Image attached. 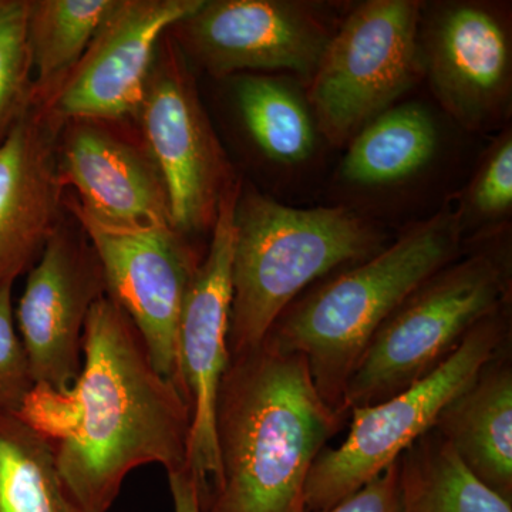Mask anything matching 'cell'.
<instances>
[{
  "mask_svg": "<svg viewBox=\"0 0 512 512\" xmlns=\"http://www.w3.org/2000/svg\"><path fill=\"white\" fill-rule=\"evenodd\" d=\"M82 360L69 389L35 384L15 416L52 448L74 503L107 512L136 468L158 464L167 476L187 470L191 410L107 295L86 320Z\"/></svg>",
  "mask_w": 512,
  "mask_h": 512,
  "instance_id": "obj_1",
  "label": "cell"
},
{
  "mask_svg": "<svg viewBox=\"0 0 512 512\" xmlns=\"http://www.w3.org/2000/svg\"><path fill=\"white\" fill-rule=\"evenodd\" d=\"M305 357L265 345L229 356L215 407L220 483L202 512H306L313 463L345 423Z\"/></svg>",
  "mask_w": 512,
  "mask_h": 512,
  "instance_id": "obj_2",
  "label": "cell"
},
{
  "mask_svg": "<svg viewBox=\"0 0 512 512\" xmlns=\"http://www.w3.org/2000/svg\"><path fill=\"white\" fill-rule=\"evenodd\" d=\"M463 254L456 215L444 205L376 255L316 282L279 316L262 345L305 357L322 399L346 417V384L377 329Z\"/></svg>",
  "mask_w": 512,
  "mask_h": 512,
  "instance_id": "obj_3",
  "label": "cell"
},
{
  "mask_svg": "<svg viewBox=\"0 0 512 512\" xmlns=\"http://www.w3.org/2000/svg\"><path fill=\"white\" fill-rule=\"evenodd\" d=\"M389 242L367 215L336 204L292 207L242 180L234 212L229 356L261 346L303 292Z\"/></svg>",
  "mask_w": 512,
  "mask_h": 512,
  "instance_id": "obj_4",
  "label": "cell"
},
{
  "mask_svg": "<svg viewBox=\"0 0 512 512\" xmlns=\"http://www.w3.org/2000/svg\"><path fill=\"white\" fill-rule=\"evenodd\" d=\"M511 305V232L464 249L377 329L346 384L345 412L390 399L429 377L471 330Z\"/></svg>",
  "mask_w": 512,
  "mask_h": 512,
  "instance_id": "obj_5",
  "label": "cell"
},
{
  "mask_svg": "<svg viewBox=\"0 0 512 512\" xmlns=\"http://www.w3.org/2000/svg\"><path fill=\"white\" fill-rule=\"evenodd\" d=\"M511 345V305L485 318L460 348L404 392L350 410L348 439L316 458L305 490L306 512L329 510L399 460L436 426L447 404L474 382L481 369Z\"/></svg>",
  "mask_w": 512,
  "mask_h": 512,
  "instance_id": "obj_6",
  "label": "cell"
},
{
  "mask_svg": "<svg viewBox=\"0 0 512 512\" xmlns=\"http://www.w3.org/2000/svg\"><path fill=\"white\" fill-rule=\"evenodd\" d=\"M421 0H365L350 6L308 84L320 131L345 148L376 117L423 82Z\"/></svg>",
  "mask_w": 512,
  "mask_h": 512,
  "instance_id": "obj_7",
  "label": "cell"
},
{
  "mask_svg": "<svg viewBox=\"0 0 512 512\" xmlns=\"http://www.w3.org/2000/svg\"><path fill=\"white\" fill-rule=\"evenodd\" d=\"M163 177L171 225L184 237L211 232L225 192L239 177L170 32L158 49L137 120Z\"/></svg>",
  "mask_w": 512,
  "mask_h": 512,
  "instance_id": "obj_8",
  "label": "cell"
},
{
  "mask_svg": "<svg viewBox=\"0 0 512 512\" xmlns=\"http://www.w3.org/2000/svg\"><path fill=\"white\" fill-rule=\"evenodd\" d=\"M312 0H202L170 30L188 63L215 79L289 74L308 86L343 16Z\"/></svg>",
  "mask_w": 512,
  "mask_h": 512,
  "instance_id": "obj_9",
  "label": "cell"
},
{
  "mask_svg": "<svg viewBox=\"0 0 512 512\" xmlns=\"http://www.w3.org/2000/svg\"><path fill=\"white\" fill-rule=\"evenodd\" d=\"M423 82L448 119L470 133L500 131L512 113V22L507 3L423 2Z\"/></svg>",
  "mask_w": 512,
  "mask_h": 512,
  "instance_id": "obj_10",
  "label": "cell"
},
{
  "mask_svg": "<svg viewBox=\"0 0 512 512\" xmlns=\"http://www.w3.org/2000/svg\"><path fill=\"white\" fill-rule=\"evenodd\" d=\"M63 202L96 251L107 296L134 323L158 372L183 393L178 323L201 256L171 225L106 224L84 214L70 198Z\"/></svg>",
  "mask_w": 512,
  "mask_h": 512,
  "instance_id": "obj_11",
  "label": "cell"
},
{
  "mask_svg": "<svg viewBox=\"0 0 512 512\" xmlns=\"http://www.w3.org/2000/svg\"><path fill=\"white\" fill-rule=\"evenodd\" d=\"M241 184L238 178L222 197L207 254L192 279L178 323V373L191 410L187 471L197 484L201 508L220 483L215 407L229 363L234 212Z\"/></svg>",
  "mask_w": 512,
  "mask_h": 512,
  "instance_id": "obj_12",
  "label": "cell"
},
{
  "mask_svg": "<svg viewBox=\"0 0 512 512\" xmlns=\"http://www.w3.org/2000/svg\"><path fill=\"white\" fill-rule=\"evenodd\" d=\"M202 0H119L57 92L35 104L56 127L137 120L165 35Z\"/></svg>",
  "mask_w": 512,
  "mask_h": 512,
  "instance_id": "obj_13",
  "label": "cell"
},
{
  "mask_svg": "<svg viewBox=\"0 0 512 512\" xmlns=\"http://www.w3.org/2000/svg\"><path fill=\"white\" fill-rule=\"evenodd\" d=\"M106 295L103 269L89 238L77 221L60 222L28 272L15 312L35 384L66 390L76 382L86 320Z\"/></svg>",
  "mask_w": 512,
  "mask_h": 512,
  "instance_id": "obj_14",
  "label": "cell"
},
{
  "mask_svg": "<svg viewBox=\"0 0 512 512\" xmlns=\"http://www.w3.org/2000/svg\"><path fill=\"white\" fill-rule=\"evenodd\" d=\"M120 123L76 120L57 138V173L70 201L94 220L121 227L171 225L163 177L143 138ZM173 227V225H171Z\"/></svg>",
  "mask_w": 512,
  "mask_h": 512,
  "instance_id": "obj_15",
  "label": "cell"
},
{
  "mask_svg": "<svg viewBox=\"0 0 512 512\" xmlns=\"http://www.w3.org/2000/svg\"><path fill=\"white\" fill-rule=\"evenodd\" d=\"M60 130L32 104L0 144V288L33 268L62 222Z\"/></svg>",
  "mask_w": 512,
  "mask_h": 512,
  "instance_id": "obj_16",
  "label": "cell"
},
{
  "mask_svg": "<svg viewBox=\"0 0 512 512\" xmlns=\"http://www.w3.org/2000/svg\"><path fill=\"white\" fill-rule=\"evenodd\" d=\"M437 114L420 101H400L367 124L345 147L335 187L356 207L416 183L439 160L443 133Z\"/></svg>",
  "mask_w": 512,
  "mask_h": 512,
  "instance_id": "obj_17",
  "label": "cell"
},
{
  "mask_svg": "<svg viewBox=\"0 0 512 512\" xmlns=\"http://www.w3.org/2000/svg\"><path fill=\"white\" fill-rule=\"evenodd\" d=\"M224 80L239 128L259 160L275 173L301 175L329 147L302 80L271 73L235 74Z\"/></svg>",
  "mask_w": 512,
  "mask_h": 512,
  "instance_id": "obj_18",
  "label": "cell"
},
{
  "mask_svg": "<svg viewBox=\"0 0 512 512\" xmlns=\"http://www.w3.org/2000/svg\"><path fill=\"white\" fill-rule=\"evenodd\" d=\"M511 345L448 403L434 429L464 466L494 493L512 501Z\"/></svg>",
  "mask_w": 512,
  "mask_h": 512,
  "instance_id": "obj_19",
  "label": "cell"
},
{
  "mask_svg": "<svg viewBox=\"0 0 512 512\" xmlns=\"http://www.w3.org/2000/svg\"><path fill=\"white\" fill-rule=\"evenodd\" d=\"M402 512H512L480 480L436 429L414 441L397 460Z\"/></svg>",
  "mask_w": 512,
  "mask_h": 512,
  "instance_id": "obj_20",
  "label": "cell"
},
{
  "mask_svg": "<svg viewBox=\"0 0 512 512\" xmlns=\"http://www.w3.org/2000/svg\"><path fill=\"white\" fill-rule=\"evenodd\" d=\"M119 0H29L28 43L33 104L62 86Z\"/></svg>",
  "mask_w": 512,
  "mask_h": 512,
  "instance_id": "obj_21",
  "label": "cell"
},
{
  "mask_svg": "<svg viewBox=\"0 0 512 512\" xmlns=\"http://www.w3.org/2000/svg\"><path fill=\"white\" fill-rule=\"evenodd\" d=\"M0 512H84L67 493L52 448L15 414H0Z\"/></svg>",
  "mask_w": 512,
  "mask_h": 512,
  "instance_id": "obj_22",
  "label": "cell"
},
{
  "mask_svg": "<svg viewBox=\"0 0 512 512\" xmlns=\"http://www.w3.org/2000/svg\"><path fill=\"white\" fill-rule=\"evenodd\" d=\"M453 208L464 249L511 232L512 128L507 126L485 148L476 170Z\"/></svg>",
  "mask_w": 512,
  "mask_h": 512,
  "instance_id": "obj_23",
  "label": "cell"
},
{
  "mask_svg": "<svg viewBox=\"0 0 512 512\" xmlns=\"http://www.w3.org/2000/svg\"><path fill=\"white\" fill-rule=\"evenodd\" d=\"M29 0H0V144L33 104Z\"/></svg>",
  "mask_w": 512,
  "mask_h": 512,
  "instance_id": "obj_24",
  "label": "cell"
},
{
  "mask_svg": "<svg viewBox=\"0 0 512 512\" xmlns=\"http://www.w3.org/2000/svg\"><path fill=\"white\" fill-rule=\"evenodd\" d=\"M13 284L0 288V414H16L32 387L28 356L20 342L12 299Z\"/></svg>",
  "mask_w": 512,
  "mask_h": 512,
  "instance_id": "obj_25",
  "label": "cell"
},
{
  "mask_svg": "<svg viewBox=\"0 0 512 512\" xmlns=\"http://www.w3.org/2000/svg\"><path fill=\"white\" fill-rule=\"evenodd\" d=\"M320 512H402L397 461L355 494L349 495L329 510Z\"/></svg>",
  "mask_w": 512,
  "mask_h": 512,
  "instance_id": "obj_26",
  "label": "cell"
},
{
  "mask_svg": "<svg viewBox=\"0 0 512 512\" xmlns=\"http://www.w3.org/2000/svg\"><path fill=\"white\" fill-rule=\"evenodd\" d=\"M174 512H202L197 484L187 470L168 474Z\"/></svg>",
  "mask_w": 512,
  "mask_h": 512,
  "instance_id": "obj_27",
  "label": "cell"
}]
</instances>
